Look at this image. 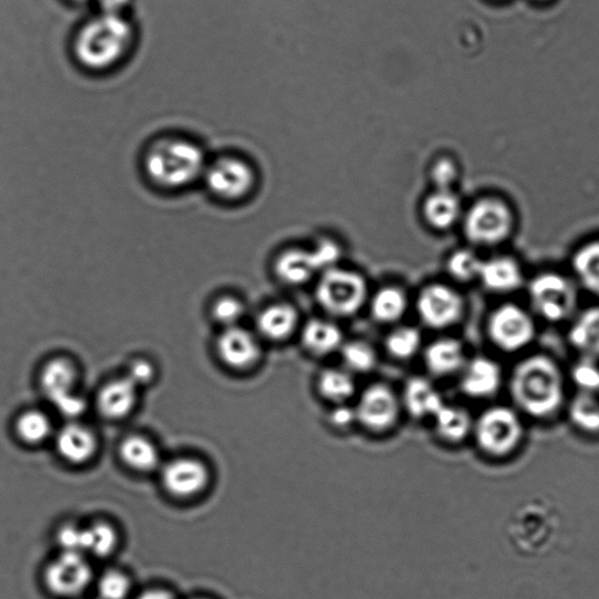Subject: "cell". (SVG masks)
Segmentation results:
<instances>
[{
  "label": "cell",
  "mask_w": 599,
  "mask_h": 599,
  "mask_svg": "<svg viewBox=\"0 0 599 599\" xmlns=\"http://www.w3.org/2000/svg\"><path fill=\"white\" fill-rule=\"evenodd\" d=\"M132 590V582L121 571H107L100 578L98 584L101 599H127Z\"/></svg>",
  "instance_id": "f35d334b"
},
{
  "label": "cell",
  "mask_w": 599,
  "mask_h": 599,
  "mask_svg": "<svg viewBox=\"0 0 599 599\" xmlns=\"http://www.w3.org/2000/svg\"><path fill=\"white\" fill-rule=\"evenodd\" d=\"M573 267L582 285L599 295V240L584 245L575 253Z\"/></svg>",
  "instance_id": "4dcf8cb0"
},
{
  "label": "cell",
  "mask_w": 599,
  "mask_h": 599,
  "mask_svg": "<svg viewBox=\"0 0 599 599\" xmlns=\"http://www.w3.org/2000/svg\"><path fill=\"white\" fill-rule=\"evenodd\" d=\"M355 390L354 377L346 369H326L318 378L319 394L334 405L348 403Z\"/></svg>",
  "instance_id": "f1b7e54d"
},
{
  "label": "cell",
  "mask_w": 599,
  "mask_h": 599,
  "mask_svg": "<svg viewBox=\"0 0 599 599\" xmlns=\"http://www.w3.org/2000/svg\"><path fill=\"white\" fill-rule=\"evenodd\" d=\"M203 179L212 196L220 201L234 202L249 195L254 185V172L239 158L222 157L208 164Z\"/></svg>",
  "instance_id": "52a82bcc"
},
{
  "label": "cell",
  "mask_w": 599,
  "mask_h": 599,
  "mask_svg": "<svg viewBox=\"0 0 599 599\" xmlns=\"http://www.w3.org/2000/svg\"><path fill=\"white\" fill-rule=\"evenodd\" d=\"M244 314L243 302L231 295L220 296L211 306L212 320L224 329L238 326Z\"/></svg>",
  "instance_id": "8d00e7d4"
},
{
  "label": "cell",
  "mask_w": 599,
  "mask_h": 599,
  "mask_svg": "<svg viewBox=\"0 0 599 599\" xmlns=\"http://www.w3.org/2000/svg\"><path fill=\"white\" fill-rule=\"evenodd\" d=\"M478 278L490 291L508 293L521 286L522 271L514 259L499 257L483 261Z\"/></svg>",
  "instance_id": "ffe728a7"
},
{
  "label": "cell",
  "mask_w": 599,
  "mask_h": 599,
  "mask_svg": "<svg viewBox=\"0 0 599 599\" xmlns=\"http://www.w3.org/2000/svg\"><path fill=\"white\" fill-rule=\"evenodd\" d=\"M74 2H85V0H74Z\"/></svg>",
  "instance_id": "681fc988"
},
{
  "label": "cell",
  "mask_w": 599,
  "mask_h": 599,
  "mask_svg": "<svg viewBox=\"0 0 599 599\" xmlns=\"http://www.w3.org/2000/svg\"><path fill=\"white\" fill-rule=\"evenodd\" d=\"M136 599H175V597L169 591L153 589L142 592Z\"/></svg>",
  "instance_id": "c3c4849f"
},
{
  "label": "cell",
  "mask_w": 599,
  "mask_h": 599,
  "mask_svg": "<svg viewBox=\"0 0 599 599\" xmlns=\"http://www.w3.org/2000/svg\"><path fill=\"white\" fill-rule=\"evenodd\" d=\"M342 357L350 373H369L377 363V356L373 347L361 341L344 344Z\"/></svg>",
  "instance_id": "836d02e7"
},
{
  "label": "cell",
  "mask_w": 599,
  "mask_h": 599,
  "mask_svg": "<svg viewBox=\"0 0 599 599\" xmlns=\"http://www.w3.org/2000/svg\"><path fill=\"white\" fill-rule=\"evenodd\" d=\"M481 264L483 261L477 257V254L468 250H460L452 254L447 268L454 279L470 281L479 277Z\"/></svg>",
  "instance_id": "74e56055"
},
{
  "label": "cell",
  "mask_w": 599,
  "mask_h": 599,
  "mask_svg": "<svg viewBox=\"0 0 599 599\" xmlns=\"http://www.w3.org/2000/svg\"><path fill=\"white\" fill-rule=\"evenodd\" d=\"M208 167L204 151L197 143L179 136L156 141L144 156V171L157 188L177 191L203 179Z\"/></svg>",
  "instance_id": "7a4b0ae2"
},
{
  "label": "cell",
  "mask_w": 599,
  "mask_h": 599,
  "mask_svg": "<svg viewBox=\"0 0 599 599\" xmlns=\"http://www.w3.org/2000/svg\"><path fill=\"white\" fill-rule=\"evenodd\" d=\"M17 436L29 445H40L52 436V423L45 413L31 410L22 413L16 422Z\"/></svg>",
  "instance_id": "1f68e13d"
},
{
  "label": "cell",
  "mask_w": 599,
  "mask_h": 599,
  "mask_svg": "<svg viewBox=\"0 0 599 599\" xmlns=\"http://www.w3.org/2000/svg\"><path fill=\"white\" fill-rule=\"evenodd\" d=\"M459 198L451 190H437L424 204V216L437 230L449 229L460 215Z\"/></svg>",
  "instance_id": "d4e9b609"
},
{
  "label": "cell",
  "mask_w": 599,
  "mask_h": 599,
  "mask_svg": "<svg viewBox=\"0 0 599 599\" xmlns=\"http://www.w3.org/2000/svg\"><path fill=\"white\" fill-rule=\"evenodd\" d=\"M401 403L413 418L432 419L445 401L428 378L412 377L405 384Z\"/></svg>",
  "instance_id": "2e32d148"
},
{
  "label": "cell",
  "mask_w": 599,
  "mask_h": 599,
  "mask_svg": "<svg viewBox=\"0 0 599 599\" xmlns=\"http://www.w3.org/2000/svg\"><path fill=\"white\" fill-rule=\"evenodd\" d=\"M219 360L233 370H247L256 366L261 357L256 337L238 326L226 328L216 342Z\"/></svg>",
  "instance_id": "5bb4252c"
},
{
  "label": "cell",
  "mask_w": 599,
  "mask_h": 599,
  "mask_svg": "<svg viewBox=\"0 0 599 599\" xmlns=\"http://www.w3.org/2000/svg\"><path fill=\"white\" fill-rule=\"evenodd\" d=\"M311 253L318 271L332 270L341 258L340 246L332 240H322Z\"/></svg>",
  "instance_id": "60d3db41"
},
{
  "label": "cell",
  "mask_w": 599,
  "mask_h": 599,
  "mask_svg": "<svg viewBox=\"0 0 599 599\" xmlns=\"http://www.w3.org/2000/svg\"><path fill=\"white\" fill-rule=\"evenodd\" d=\"M137 390L127 377L107 383L99 392L98 410L103 417L114 421L128 417L135 409Z\"/></svg>",
  "instance_id": "ac0fdd59"
},
{
  "label": "cell",
  "mask_w": 599,
  "mask_h": 599,
  "mask_svg": "<svg viewBox=\"0 0 599 599\" xmlns=\"http://www.w3.org/2000/svg\"><path fill=\"white\" fill-rule=\"evenodd\" d=\"M512 394L523 410L535 417L553 413L562 401V376L556 364L546 356L527 358L516 367Z\"/></svg>",
  "instance_id": "3957f363"
},
{
  "label": "cell",
  "mask_w": 599,
  "mask_h": 599,
  "mask_svg": "<svg viewBox=\"0 0 599 599\" xmlns=\"http://www.w3.org/2000/svg\"><path fill=\"white\" fill-rule=\"evenodd\" d=\"M569 339L587 358L599 357V306L578 316L571 326Z\"/></svg>",
  "instance_id": "484cf974"
},
{
  "label": "cell",
  "mask_w": 599,
  "mask_h": 599,
  "mask_svg": "<svg viewBox=\"0 0 599 599\" xmlns=\"http://www.w3.org/2000/svg\"><path fill=\"white\" fill-rule=\"evenodd\" d=\"M529 298L541 318L559 322L573 314L577 295L568 279L560 274L545 273L530 282Z\"/></svg>",
  "instance_id": "8992f818"
},
{
  "label": "cell",
  "mask_w": 599,
  "mask_h": 599,
  "mask_svg": "<svg viewBox=\"0 0 599 599\" xmlns=\"http://www.w3.org/2000/svg\"><path fill=\"white\" fill-rule=\"evenodd\" d=\"M418 313L426 325L445 328L454 325L463 316L464 301L458 292L444 285L426 287L419 295Z\"/></svg>",
  "instance_id": "4fadbf2b"
},
{
  "label": "cell",
  "mask_w": 599,
  "mask_h": 599,
  "mask_svg": "<svg viewBox=\"0 0 599 599\" xmlns=\"http://www.w3.org/2000/svg\"><path fill=\"white\" fill-rule=\"evenodd\" d=\"M119 542L116 530L105 522L86 527V554L108 557L114 553Z\"/></svg>",
  "instance_id": "d6a6232c"
},
{
  "label": "cell",
  "mask_w": 599,
  "mask_h": 599,
  "mask_svg": "<svg viewBox=\"0 0 599 599\" xmlns=\"http://www.w3.org/2000/svg\"><path fill=\"white\" fill-rule=\"evenodd\" d=\"M257 325L267 339L286 340L298 325V313L289 305H273L259 315Z\"/></svg>",
  "instance_id": "603a6c76"
},
{
  "label": "cell",
  "mask_w": 599,
  "mask_h": 599,
  "mask_svg": "<svg viewBox=\"0 0 599 599\" xmlns=\"http://www.w3.org/2000/svg\"><path fill=\"white\" fill-rule=\"evenodd\" d=\"M342 333L334 323L312 320L308 322L302 332V344L316 356H325L334 353L342 346Z\"/></svg>",
  "instance_id": "cb8c5ba5"
},
{
  "label": "cell",
  "mask_w": 599,
  "mask_h": 599,
  "mask_svg": "<svg viewBox=\"0 0 599 599\" xmlns=\"http://www.w3.org/2000/svg\"><path fill=\"white\" fill-rule=\"evenodd\" d=\"M401 405V399L388 385H370L355 405L357 423L369 431H387L397 422Z\"/></svg>",
  "instance_id": "30bf717a"
},
{
  "label": "cell",
  "mask_w": 599,
  "mask_h": 599,
  "mask_svg": "<svg viewBox=\"0 0 599 599\" xmlns=\"http://www.w3.org/2000/svg\"><path fill=\"white\" fill-rule=\"evenodd\" d=\"M408 307V299L401 289L387 287L378 291L371 302V312L380 322L391 323L402 318Z\"/></svg>",
  "instance_id": "f546056e"
},
{
  "label": "cell",
  "mask_w": 599,
  "mask_h": 599,
  "mask_svg": "<svg viewBox=\"0 0 599 599\" xmlns=\"http://www.w3.org/2000/svg\"><path fill=\"white\" fill-rule=\"evenodd\" d=\"M433 183L437 190H451V187L457 179V168L449 160H442L436 163L432 169Z\"/></svg>",
  "instance_id": "f6af8a7d"
},
{
  "label": "cell",
  "mask_w": 599,
  "mask_h": 599,
  "mask_svg": "<svg viewBox=\"0 0 599 599\" xmlns=\"http://www.w3.org/2000/svg\"><path fill=\"white\" fill-rule=\"evenodd\" d=\"M573 375L578 387L584 389L585 392L599 389V368L591 358L577 364Z\"/></svg>",
  "instance_id": "b9f144b4"
},
{
  "label": "cell",
  "mask_w": 599,
  "mask_h": 599,
  "mask_svg": "<svg viewBox=\"0 0 599 599\" xmlns=\"http://www.w3.org/2000/svg\"><path fill=\"white\" fill-rule=\"evenodd\" d=\"M437 436L446 442L463 440L472 428L471 417L460 406L445 403L432 418Z\"/></svg>",
  "instance_id": "83f0119b"
},
{
  "label": "cell",
  "mask_w": 599,
  "mask_h": 599,
  "mask_svg": "<svg viewBox=\"0 0 599 599\" xmlns=\"http://www.w3.org/2000/svg\"><path fill=\"white\" fill-rule=\"evenodd\" d=\"M126 377L130 382H133L137 388H141L154 381L155 368L153 364L144 360V358H137V360L130 363Z\"/></svg>",
  "instance_id": "7bdbcfd3"
},
{
  "label": "cell",
  "mask_w": 599,
  "mask_h": 599,
  "mask_svg": "<svg viewBox=\"0 0 599 599\" xmlns=\"http://www.w3.org/2000/svg\"><path fill=\"white\" fill-rule=\"evenodd\" d=\"M93 570L85 555L64 553L45 569L46 588L54 596L71 598L82 594L91 584Z\"/></svg>",
  "instance_id": "9c48e42d"
},
{
  "label": "cell",
  "mask_w": 599,
  "mask_h": 599,
  "mask_svg": "<svg viewBox=\"0 0 599 599\" xmlns=\"http://www.w3.org/2000/svg\"><path fill=\"white\" fill-rule=\"evenodd\" d=\"M422 336L411 327H401L392 332L387 339L389 353L398 360H408L421 349Z\"/></svg>",
  "instance_id": "e575fe53"
},
{
  "label": "cell",
  "mask_w": 599,
  "mask_h": 599,
  "mask_svg": "<svg viewBox=\"0 0 599 599\" xmlns=\"http://www.w3.org/2000/svg\"><path fill=\"white\" fill-rule=\"evenodd\" d=\"M513 215L499 199L486 198L475 203L465 218V234L471 243L497 245L511 234Z\"/></svg>",
  "instance_id": "5b68a950"
},
{
  "label": "cell",
  "mask_w": 599,
  "mask_h": 599,
  "mask_svg": "<svg viewBox=\"0 0 599 599\" xmlns=\"http://www.w3.org/2000/svg\"><path fill=\"white\" fill-rule=\"evenodd\" d=\"M570 413L573 421L583 430L599 431V404L590 392H583L576 397Z\"/></svg>",
  "instance_id": "d590c367"
},
{
  "label": "cell",
  "mask_w": 599,
  "mask_h": 599,
  "mask_svg": "<svg viewBox=\"0 0 599 599\" xmlns=\"http://www.w3.org/2000/svg\"><path fill=\"white\" fill-rule=\"evenodd\" d=\"M59 456L73 465L88 463L98 451V439L94 432L78 423L64 426L55 437Z\"/></svg>",
  "instance_id": "9a60e30c"
},
{
  "label": "cell",
  "mask_w": 599,
  "mask_h": 599,
  "mask_svg": "<svg viewBox=\"0 0 599 599\" xmlns=\"http://www.w3.org/2000/svg\"><path fill=\"white\" fill-rule=\"evenodd\" d=\"M425 363L433 375L443 377L456 374L466 364L464 348L457 340H438L426 350Z\"/></svg>",
  "instance_id": "44dd1931"
},
{
  "label": "cell",
  "mask_w": 599,
  "mask_h": 599,
  "mask_svg": "<svg viewBox=\"0 0 599 599\" xmlns=\"http://www.w3.org/2000/svg\"><path fill=\"white\" fill-rule=\"evenodd\" d=\"M367 294V282L360 274L335 267L323 273L316 288L320 305L336 316H350L360 311Z\"/></svg>",
  "instance_id": "277c9868"
},
{
  "label": "cell",
  "mask_w": 599,
  "mask_h": 599,
  "mask_svg": "<svg viewBox=\"0 0 599 599\" xmlns=\"http://www.w3.org/2000/svg\"><path fill=\"white\" fill-rule=\"evenodd\" d=\"M102 6V12L115 13V15H121V11L129 0H99Z\"/></svg>",
  "instance_id": "7dc6e473"
},
{
  "label": "cell",
  "mask_w": 599,
  "mask_h": 599,
  "mask_svg": "<svg viewBox=\"0 0 599 599\" xmlns=\"http://www.w3.org/2000/svg\"><path fill=\"white\" fill-rule=\"evenodd\" d=\"M461 375V389L468 396L481 398L494 394L501 382V371L497 363L486 357L474 358L465 364Z\"/></svg>",
  "instance_id": "d6986e66"
},
{
  "label": "cell",
  "mask_w": 599,
  "mask_h": 599,
  "mask_svg": "<svg viewBox=\"0 0 599 599\" xmlns=\"http://www.w3.org/2000/svg\"><path fill=\"white\" fill-rule=\"evenodd\" d=\"M120 457L129 468L140 473L153 472L161 465L157 447L142 436H130L123 440Z\"/></svg>",
  "instance_id": "7402d4cb"
},
{
  "label": "cell",
  "mask_w": 599,
  "mask_h": 599,
  "mask_svg": "<svg viewBox=\"0 0 599 599\" xmlns=\"http://www.w3.org/2000/svg\"><path fill=\"white\" fill-rule=\"evenodd\" d=\"M54 406L61 413V416L70 419L78 418L87 408L85 399L75 394V392L72 395L59 399L58 402L54 403Z\"/></svg>",
  "instance_id": "bcb514c9"
},
{
  "label": "cell",
  "mask_w": 599,
  "mask_h": 599,
  "mask_svg": "<svg viewBox=\"0 0 599 599\" xmlns=\"http://www.w3.org/2000/svg\"><path fill=\"white\" fill-rule=\"evenodd\" d=\"M134 44L132 24L122 15L102 12L82 25L74 38L73 53L87 70L105 72L123 63Z\"/></svg>",
  "instance_id": "6da1fadb"
},
{
  "label": "cell",
  "mask_w": 599,
  "mask_h": 599,
  "mask_svg": "<svg viewBox=\"0 0 599 599\" xmlns=\"http://www.w3.org/2000/svg\"><path fill=\"white\" fill-rule=\"evenodd\" d=\"M78 377V369L71 360L66 357H54L41 369L40 388L54 404L59 399L74 394Z\"/></svg>",
  "instance_id": "e0dca14e"
},
{
  "label": "cell",
  "mask_w": 599,
  "mask_h": 599,
  "mask_svg": "<svg viewBox=\"0 0 599 599\" xmlns=\"http://www.w3.org/2000/svg\"><path fill=\"white\" fill-rule=\"evenodd\" d=\"M164 490L178 499H191L205 491L210 483L208 466L201 460L177 458L162 467Z\"/></svg>",
  "instance_id": "7c38bea8"
},
{
  "label": "cell",
  "mask_w": 599,
  "mask_h": 599,
  "mask_svg": "<svg viewBox=\"0 0 599 599\" xmlns=\"http://www.w3.org/2000/svg\"><path fill=\"white\" fill-rule=\"evenodd\" d=\"M328 422L336 430L351 428L357 423L355 408L347 403L335 404L334 408L328 413Z\"/></svg>",
  "instance_id": "ee69618b"
},
{
  "label": "cell",
  "mask_w": 599,
  "mask_h": 599,
  "mask_svg": "<svg viewBox=\"0 0 599 599\" xmlns=\"http://www.w3.org/2000/svg\"><path fill=\"white\" fill-rule=\"evenodd\" d=\"M522 435L518 416L506 408L488 410L475 425V436L484 451L494 456L511 452Z\"/></svg>",
  "instance_id": "ba28073f"
},
{
  "label": "cell",
  "mask_w": 599,
  "mask_h": 599,
  "mask_svg": "<svg viewBox=\"0 0 599 599\" xmlns=\"http://www.w3.org/2000/svg\"><path fill=\"white\" fill-rule=\"evenodd\" d=\"M57 541L64 553L86 554V528L68 523L58 530Z\"/></svg>",
  "instance_id": "ab89813d"
},
{
  "label": "cell",
  "mask_w": 599,
  "mask_h": 599,
  "mask_svg": "<svg viewBox=\"0 0 599 599\" xmlns=\"http://www.w3.org/2000/svg\"><path fill=\"white\" fill-rule=\"evenodd\" d=\"M488 334L495 346L505 351H516L533 340L534 322L529 314L515 305L501 306L488 321Z\"/></svg>",
  "instance_id": "8fae6325"
},
{
  "label": "cell",
  "mask_w": 599,
  "mask_h": 599,
  "mask_svg": "<svg viewBox=\"0 0 599 599\" xmlns=\"http://www.w3.org/2000/svg\"><path fill=\"white\" fill-rule=\"evenodd\" d=\"M278 277L288 285L305 284L316 270L311 251L289 250L282 253L275 265Z\"/></svg>",
  "instance_id": "4316f807"
}]
</instances>
